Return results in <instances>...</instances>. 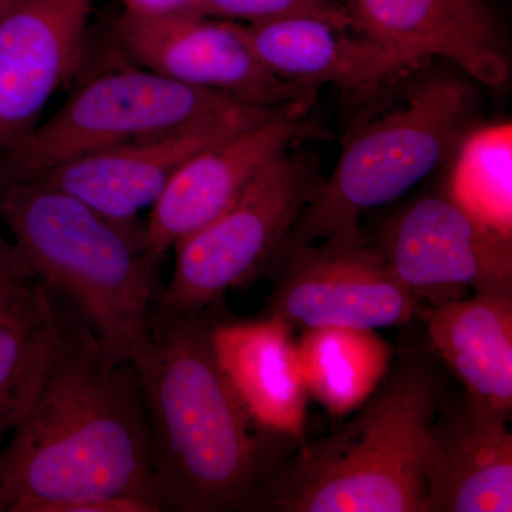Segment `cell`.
<instances>
[{
	"label": "cell",
	"mask_w": 512,
	"mask_h": 512,
	"mask_svg": "<svg viewBox=\"0 0 512 512\" xmlns=\"http://www.w3.org/2000/svg\"><path fill=\"white\" fill-rule=\"evenodd\" d=\"M84 498H131L164 511L136 367L107 370L89 323L63 301L35 402L0 450V512H47Z\"/></svg>",
	"instance_id": "obj_1"
},
{
	"label": "cell",
	"mask_w": 512,
	"mask_h": 512,
	"mask_svg": "<svg viewBox=\"0 0 512 512\" xmlns=\"http://www.w3.org/2000/svg\"><path fill=\"white\" fill-rule=\"evenodd\" d=\"M218 305L174 311L156 301L133 360L164 511H255L292 441L256 429L229 386L211 343Z\"/></svg>",
	"instance_id": "obj_2"
},
{
	"label": "cell",
	"mask_w": 512,
	"mask_h": 512,
	"mask_svg": "<svg viewBox=\"0 0 512 512\" xmlns=\"http://www.w3.org/2000/svg\"><path fill=\"white\" fill-rule=\"evenodd\" d=\"M447 384L436 356H400L355 416L301 444L255 511L423 512L424 448Z\"/></svg>",
	"instance_id": "obj_3"
},
{
	"label": "cell",
	"mask_w": 512,
	"mask_h": 512,
	"mask_svg": "<svg viewBox=\"0 0 512 512\" xmlns=\"http://www.w3.org/2000/svg\"><path fill=\"white\" fill-rule=\"evenodd\" d=\"M0 218L36 278L89 323L104 367L133 363L160 293L146 224L30 181L0 185Z\"/></svg>",
	"instance_id": "obj_4"
},
{
	"label": "cell",
	"mask_w": 512,
	"mask_h": 512,
	"mask_svg": "<svg viewBox=\"0 0 512 512\" xmlns=\"http://www.w3.org/2000/svg\"><path fill=\"white\" fill-rule=\"evenodd\" d=\"M382 109L357 119L343 140L335 170L308 205L265 274L328 239H363L360 217L389 204L447 164L476 126L477 90L448 74H421L394 89Z\"/></svg>",
	"instance_id": "obj_5"
},
{
	"label": "cell",
	"mask_w": 512,
	"mask_h": 512,
	"mask_svg": "<svg viewBox=\"0 0 512 512\" xmlns=\"http://www.w3.org/2000/svg\"><path fill=\"white\" fill-rule=\"evenodd\" d=\"M241 101L150 72L133 62L84 80L52 119L0 156V185L19 183L76 158L163 136Z\"/></svg>",
	"instance_id": "obj_6"
},
{
	"label": "cell",
	"mask_w": 512,
	"mask_h": 512,
	"mask_svg": "<svg viewBox=\"0 0 512 512\" xmlns=\"http://www.w3.org/2000/svg\"><path fill=\"white\" fill-rule=\"evenodd\" d=\"M289 151L256 175L227 210L175 245L174 272L158 293L160 305L198 311L265 274L325 180L312 154Z\"/></svg>",
	"instance_id": "obj_7"
},
{
	"label": "cell",
	"mask_w": 512,
	"mask_h": 512,
	"mask_svg": "<svg viewBox=\"0 0 512 512\" xmlns=\"http://www.w3.org/2000/svg\"><path fill=\"white\" fill-rule=\"evenodd\" d=\"M272 276L278 284L264 316L292 330L394 328L420 308L365 239H328L299 249Z\"/></svg>",
	"instance_id": "obj_8"
},
{
	"label": "cell",
	"mask_w": 512,
	"mask_h": 512,
	"mask_svg": "<svg viewBox=\"0 0 512 512\" xmlns=\"http://www.w3.org/2000/svg\"><path fill=\"white\" fill-rule=\"evenodd\" d=\"M111 30L127 60L187 86L261 109L318 97V86L286 82L266 69L245 39L241 23L192 16L137 19L120 15Z\"/></svg>",
	"instance_id": "obj_9"
},
{
	"label": "cell",
	"mask_w": 512,
	"mask_h": 512,
	"mask_svg": "<svg viewBox=\"0 0 512 512\" xmlns=\"http://www.w3.org/2000/svg\"><path fill=\"white\" fill-rule=\"evenodd\" d=\"M318 97L293 101L261 123L202 148L177 171L146 224L148 247L156 261L181 239L217 218L269 164L303 140L330 134L309 117Z\"/></svg>",
	"instance_id": "obj_10"
},
{
	"label": "cell",
	"mask_w": 512,
	"mask_h": 512,
	"mask_svg": "<svg viewBox=\"0 0 512 512\" xmlns=\"http://www.w3.org/2000/svg\"><path fill=\"white\" fill-rule=\"evenodd\" d=\"M377 249L420 303L456 301L467 289L512 292V241L478 225L443 192L400 212Z\"/></svg>",
	"instance_id": "obj_11"
},
{
	"label": "cell",
	"mask_w": 512,
	"mask_h": 512,
	"mask_svg": "<svg viewBox=\"0 0 512 512\" xmlns=\"http://www.w3.org/2000/svg\"><path fill=\"white\" fill-rule=\"evenodd\" d=\"M285 106H238L163 136L76 158L26 181L72 195L114 220L136 221L138 212L156 204L168 181L188 158L275 116Z\"/></svg>",
	"instance_id": "obj_12"
},
{
	"label": "cell",
	"mask_w": 512,
	"mask_h": 512,
	"mask_svg": "<svg viewBox=\"0 0 512 512\" xmlns=\"http://www.w3.org/2000/svg\"><path fill=\"white\" fill-rule=\"evenodd\" d=\"M96 0H15L0 18V156L40 124L82 70Z\"/></svg>",
	"instance_id": "obj_13"
},
{
	"label": "cell",
	"mask_w": 512,
	"mask_h": 512,
	"mask_svg": "<svg viewBox=\"0 0 512 512\" xmlns=\"http://www.w3.org/2000/svg\"><path fill=\"white\" fill-rule=\"evenodd\" d=\"M508 420L446 390L424 448L423 512L512 511Z\"/></svg>",
	"instance_id": "obj_14"
},
{
	"label": "cell",
	"mask_w": 512,
	"mask_h": 512,
	"mask_svg": "<svg viewBox=\"0 0 512 512\" xmlns=\"http://www.w3.org/2000/svg\"><path fill=\"white\" fill-rule=\"evenodd\" d=\"M360 35L423 63L443 57L484 86H503L507 59L487 0H342Z\"/></svg>",
	"instance_id": "obj_15"
},
{
	"label": "cell",
	"mask_w": 512,
	"mask_h": 512,
	"mask_svg": "<svg viewBox=\"0 0 512 512\" xmlns=\"http://www.w3.org/2000/svg\"><path fill=\"white\" fill-rule=\"evenodd\" d=\"M293 330L274 316H217L211 343L222 373L256 429L302 444L308 390Z\"/></svg>",
	"instance_id": "obj_16"
},
{
	"label": "cell",
	"mask_w": 512,
	"mask_h": 512,
	"mask_svg": "<svg viewBox=\"0 0 512 512\" xmlns=\"http://www.w3.org/2000/svg\"><path fill=\"white\" fill-rule=\"evenodd\" d=\"M241 29L266 69L286 82L335 84L349 92L372 94L421 64L370 37L352 35L353 30L319 19L241 23Z\"/></svg>",
	"instance_id": "obj_17"
},
{
	"label": "cell",
	"mask_w": 512,
	"mask_h": 512,
	"mask_svg": "<svg viewBox=\"0 0 512 512\" xmlns=\"http://www.w3.org/2000/svg\"><path fill=\"white\" fill-rule=\"evenodd\" d=\"M427 332L434 356L468 397L511 419L512 292L476 293L431 306Z\"/></svg>",
	"instance_id": "obj_18"
},
{
	"label": "cell",
	"mask_w": 512,
	"mask_h": 512,
	"mask_svg": "<svg viewBox=\"0 0 512 512\" xmlns=\"http://www.w3.org/2000/svg\"><path fill=\"white\" fill-rule=\"evenodd\" d=\"M296 343L306 390L332 417L359 409L393 363L392 346L372 329H306Z\"/></svg>",
	"instance_id": "obj_19"
},
{
	"label": "cell",
	"mask_w": 512,
	"mask_h": 512,
	"mask_svg": "<svg viewBox=\"0 0 512 512\" xmlns=\"http://www.w3.org/2000/svg\"><path fill=\"white\" fill-rule=\"evenodd\" d=\"M63 301L40 282L35 298L0 313V450L35 402L55 352Z\"/></svg>",
	"instance_id": "obj_20"
},
{
	"label": "cell",
	"mask_w": 512,
	"mask_h": 512,
	"mask_svg": "<svg viewBox=\"0 0 512 512\" xmlns=\"http://www.w3.org/2000/svg\"><path fill=\"white\" fill-rule=\"evenodd\" d=\"M447 164L448 200L487 231L512 241L511 121L476 124Z\"/></svg>",
	"instance_id": "obj_21"
},
{
	"label": "cell",
	"mask_w": 512,
	"mask_h": 512,
	"mask_svg": "<svg viewBox=\"0 0 512 512\" xmlns=\"http://www.w3.org/2000/svg\"><path fill=\"white\" fill-rule=\"evenodd\" d=\"M195 18L222 19L244 25L312 18L356 32L342 0H200Z\"/></svg>",
	"instance_id": "obj_22"
},
{
	"label": "cell",
	"mask_w": 512,
	"mask_h": 512,
	"mask_svg": "<svg viewBox=\"0 0 512 512\" xmlns=\"http://www.w3.org/2000/svg\"><path fill=\"white\" fill-rule=\"evenodd\" d=\"M39 288V279L19 249L0 235V313L22 308Z\"/></svg>",
	"instance_id": "obj_23"
},
{
	"label": "cell",
	"mask_w": 512,
	"mask_h": 512,
	"mask_svg": "<svg viewBox=\"0 0 512 512\" xmlns=\"http://www.w3.org/2000/svg\"><path fill=\"white\" fill-rule=\"evenodd\" d=\"M123 8L121 15L137 19L195 18L200 0H116Z\"/></svg>",
	"instance_id": "obj_24"
},
{
	"label": "cell",
	"mask_w": 512,
	"mask_h": 512,
	"mask_svg": "<svg viewBox=\"0 0 512 512\" xmlns=\"http://www.w3.org/2000/svg\"><path fill=\"white\" fill-rule=\"evenodd\" d=\"M13 2H15V0H0V18H2L3 13L12 6Z\"/></svg>",
	"instance_id": "obj_25"
}]
</instances>
